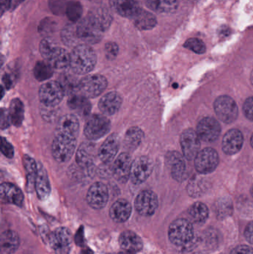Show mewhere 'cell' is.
I'll list each match as a JSON object with an SVG mask.
<instances>
[{"label":"cell","instance_id":"1","mask_svg":"<svg viewBox=\"0 0 253 254\" xmlns=\"http://www.w3.org/2000/svg\"><path fill=\"white\" fill-rule=\"evenodd\" d=\"M70 67L75 74H86L92 71L97 63V55L87 44L76 46L70 54Z\"/></svg>","mask_w":253,"mask_h":254},{"label":"cell","instance_id":"2","mask_svg":"<svg viewBox=\"0 0 253 254\" xmlns=\"http://www.w3.org/2000/svg\"><path fill=\"white\" fill-rule=\"evenodd\" d=\"M105 27L95 13H90L77 25V32L83 44H95L102 38Z\"/></svg>","mask_w":253,"mask_h":254},{"label":"cell","instance_id":"3","mask_svg":"<svg viewBox=\"0 0 253 254\" xmlns=\"http://www.w3.org/2000/svg\"><path fill=\"white\" fill-rule=\"evenodd\" d=\"M77 146L76 137L65 134H56L52 143V155L59 163L68 162Z\"/></svg>","mask_w":253,"mask_h":254},{"label":"cell","instance_id":"4","mask_svg":"<svg viewBox=\"0 0 253 254\" xmlns=\"http://www.w3.org/2000/svg\"><path fill=\"white\" fill-rule=\"evenodd\" d=\"M193 237L194 231L193 225L187 219H177L169 226V239L171 243L175 246H187L191 243Z\"/></svg>","mask_w":253,"mask_h":254},{"label":"cell","instance_id":"5","mask_svg":"<svg viewBox=\"0 0 253 254\" xmlns=\"http://www.w3.org/2000/svg\"><path fill=\"white\" fill-rule=\"evenodd\" d=\"M108 82L101 74H91L79 82V92L87 98H96L106 89Z\"/></svg>","mask_w":253,"mask_h":254},{"label":"cell","instance_id":"6","mask_svg":"<svg viewBox=\"0 0 253 254\" xmlns=\"http://www.w3.org/2000/svg\"><path fill=\"white\" fill-rule=\"evenodd\" d=\"M65 90L59 82L50 81L43 84L39 91V97L43 105L56 107L63 99Z\"/></svg>","mask_w":253,"mask_h":254},{"label":"cell","instance_id":"7","mask_svg":"<svg viewBox=\"0 0 253 254\" xmlns=\"http://www.w3.org/2000/svg\"><path fill=\"white\" fill-rule=\"evenodd\" d=\"M214 109L218 119L225 124L233 123L239 116L237 104L229 96H221L217 98Z\"/></svg>","mask_w":253,"mask_h":254},{"label":"cell","instance_id":"8","mask_svg":"<svg viewBox=\"0 0 253 254\" xmlns=\"http://www.w3.org/2000/svg\"><path fill=\"white\" fill-rule=\"evenodd\" d=\"M111 122L105 116H91L85 125L84 133L89 140H98L109 131Z\"/></svg>","mask_w":253,"mask_h":254},{"label":"cell","instance_id":"9","mask_svg":"<svg viewBox=\"0 0 253 254\" xmlns=\"http://www.w3.org/2000/svg\"><path fill=\"white\" fill-rule=\"evenodd\" d=\"M195 167L201 174H208L216 169L219 163L218 152L212 148L200 151L195 158Z\"/></svg>","mask_w":253,"mask_h":254},{"label":"cell","instance_id":"10","mask_svg":"<svg viewBox=\"0 0 253 254\" xmlns=\"http://www.w3.org/2000/svg\"><path fill=\"white\" fill-rule=\"evenodd\" d=\"M135 207L141 216H152L155 213L158 207L157 195L151 190L142 191L135 199Z\"/></svg>","mask_w":253,"mask_h":254},{"label":"cell","instance_id":"11","mask_svg":"<svg viewBox=\"0 0 253 254\" xmlns=\"http://www.w3.org/2000/svg\"><path fill=\"white\" fill-rule=\"evenodd\" d=\"M152 170V161L149 157H139L132 163L131 180L135 185H141L150 177Z\"/></svg>","mask_w":253,"mask_h":254},{"label":"cell","instance_id":"12","mask_svg":"<svg viewBox=\"0 0 253 254\" xmlns=\"http://www.w3.org/2000/svg\"><path fill=\"white\" fill-rule=\"evenodd\" d=\"M200 140L197 131L192 128L185 130L181 134V145L184 156L187 160L195 159L200 151Z\"/></svg>","mask_w":253,"mask_h":254},{"label":"cell","instance_id":"13","mask_svg":"<svg viewBox=\"0 0 253 254\" xmlns=\"http://www.w3.org/2000/svg\"><path fill=\"white\" fill-rule=\"evenodd\" d=\"M88 204L95 210L104 208L108 201V190L106 185L97 182L92 185L86 196Z\"/></svg>","mask_w":253,"mask_h":254},{"label":"cell","instance_id":"14","mask_svg":"<svg viewBox=\"0 0 253 254\" xmlns=\"http://www.w3.org/2000/svg\"><path fill=\"white\" fill-rule=\"evenodd\" d=\"M220 124L212 118L202 119L197 127V134L201 140L205 142L215 141L221 134Z\"/></svg>","mask_w":253,"mask_h":254},{"label":"cell","instance_id":"15","mask_svg":"<svg viewBox=\"0 0 253 254\" xmlns=\"http://www.w3.org/2000/svg\"><path fill=\"white\" fill-rule=\"evenodd\" d=\"M51 246L56 253H68L72 241L71 232L66 228H58L49 237Z\"/></svg>","mask_w":253,"mask_h":254},{"label":"cell","instance_id":"16","mask_svg":"<svg viewBox=\"0 0 253 254\" xmlns=\"http://www.w3.org/2000/svg\"><path fill=\"white\" fill-rule=\"evenodd\" d=\"M166 164L170 169L171 174L174 179L179 182L187 179V165L184 158L179 152H170L166 155Z\"/></svg>","mask_w":253,"mask_h":254},{"label":"cell","instance_id":"17","mask_svg":"<svg viewBox=\"0 0 253 254\" xmlns=\"http://www.w3.org/2000/svg\"><path fill=\"white\" fill-rule=\"evenodd\" d=\"M132 163V158L126 152H123L116 158L112 166V173L114 177L119 182L126 183L129 180Z\"/></svg>","mask_w":253,"mask_h":254},{"label":"cell","instance_id":"18","mask_svg":"<svg viewBox=\"0 0 253 254\" xmlns=\"http://www.w3.org/2000/svg\"><path fill=\"white\" fill-rule=\"evenodd\" d=\"M120 147V137L116 133L110 134L101 145L98 155L101 161L105 164L111 162L116 155Z\"/></svg>","mask_w":253,"mask_h":254},{"label":"cell","instance_id":"19","mask_svg":"<svg viewBox=\"0 0 253 254\" xmlns=\"http://www.w3.org/2000/svg\"><path fill=\"white\" fill-rule=\"evenodd\" d=\"M244 137L239 129L230 130L226 133L222 141V149L227 155L237 153L243 146Z\"/></svg>","mask_w":253,"mask_h":254},{"label":"cell","instance_id":"20","mask_svg":"<svg viewBox=\"0 0 253 254\" xmlns=\"http://www.w3.org/2000/svg\"><path fill=\"white\" fill-rule=\"evenodd\" d=\"M122 102L123 99L120 94L117 92H110L101 98L98 107L105 116H112L118 111L121 107Z\"/></svg>","mask_w":253,"mask_h":254},{"label":"cell","instance_id":"21","mask_svg":"<svg viewBox=\"0 0 253 254\" xmlns=\"http://www.w3.org/2000/svg\"><path fill=\"white\" fill-rule=\"evenodd\" d=\"M80 130L78 119L74 115H66L59 119L56 126V134H65L77 138Z\"/></svg>","mask_w":253,"mask_h":254},{"label":"cell","instance_id":"22","mask_svg":"<svg viewBox=\"0 0 253 254\" xmlns=\"http://www.w3.org/2000/svg\"><path fill=\"white\" fill-rule=\"evenodd\" d=\"M111 7L121 16L132 18L140 10L139 0H110Z\"/></svg>","mask_w":253,"mask_h":254},{"label":"cell","instance_id":"23","mask_svg":"<svg viewBox=\"0 0 253 254\" xmlns=\"http://www.w3.org/2000/svg\"><path fill=\"white\" fill-rule=\"evenodd\" d=\"M132 205L126 199H119L111 205L109 210L111 219L117 223H123L130 217Z\"/></svg>","mask_w":253,"mask_h":254},{"label":"cell","instance_id":"24","mask_svg":"<svg viewBox=\"0 0 253 254\" xmlns=\"http://www.w3.org/2000/svg\"><path fill=\"white\" fill-rule=\"evenodd\" d=\"M1 198L3 201L16 206H22L23 204L24 195L22 191L17 187L11 183H2L0 188Z\"/></svg>","mask_w":253,"mask_h":254},{"label":"cell","instance_id":"25","mask_svg":"<svg viewBox=\"0 0 253 254\" xmlns=\"http://www.w3.org/2000/svg\"><path fill=\"white\" fill-rule=\"evenodd\" d=\"M95 145L85 142L79 146L76 155L77 164L82 168H89L93 164L95 156Z\"/></svg>","mask_w":253,"mask_h":254},{"label":"cell","instance_id":"26","mask_svg":"<svg viewBox=\"0 0 253 254\" xmlns=\"http://www.w3.org/2000/svg\"><path fill=\"white\" fill-rule=\"evenodd\" d=\"M35 190L40 200H46L51 193V185L47 172L41 164H38V171L35 182Z\"/></svg>","mask_w":253,"mask_h":254},{"label":"cell","instance_id":"27","mask_svg":"<svg viewBox=\"0 0 253 254\" xmlns=\"http://www.w3.org/2000/svg\"><path fill=\"white\" fill-rule=\"evenodd\" d=\"M119 244L123 251L136 254L141 252L143 249V241L141 237L132 232V231H124L119 237Z\"/></svg>","mask_w":253,"mask_h":254},{"label":"cell","instance_id":"28","mask_svg":"<svg viewBox=\"0 0 253 254\" xmlns=\"http://www.w3.org/2000/svg\"><path fill=\"white\" fill-rule=\"evenodd\" d=\"M68 105L72 111L81 117H86L90 113V102L86 97L83 96L80 92L70 95Z\"/></svg>","mask_w":253,"mask_h":254},{"label":"cell","instance_id":"29","mask_svg":"<svg viewBox=\"0 0 253 254\" xmlns=\"http://www.w3.org/2000/svg\"><path fill=\"white\" fill-rule=\"evenodd\" d=\"M19 235L13 231L3 232L0 237V249L1 254H13L19 249Z\"/></svg>","mask_w":253,"mask_h":254},{"label":"cell","instance_id":"30","mask_svg":"<svg viewBox=\"0 0 253 254\" xmlns=\"http://www.w3.org/2000/svg\"><path fill=\"white\" fill-rule=\"evenodd\" d=\"M70 54L65 49L58 47L46 61L55 69L64 70L70 66Z\"/></svg>","mask_w":253,"mask_h":254},{"label":"cell","instance_id":"31","mask_svg":"<svg viewBox=\"0 0 253 254\" xmlns=\"http://www.w3.org/2000/svg\"><path fill=\"white\" fill-rule=\"evenodd\" d=\"M132 19L136 27L141 30L152 29L157 25L155 16L150 12L142 8L132 18Z\"/></svg>","mask_w":253,"mask_h":254},{"label":"cell","instance_id":"32","mask_svg":"<svg viewBox=\"0 0 253 254\" xmlns=\"http://www.w3.org/2000/svg\"><path fill=\"white\" fill-rule=\"evenodd\" d=\"M23 164L26 171L27 189L28 191H32L35 188L38 166L36 161L28 155L23 157Z\"/></svg>","mask_w":253,"mask_h":254},{"label":"cell","instance_id":"33","mask_svg":"<svg viewBox=\"0 0 253 254\" xmlns=\"http://www.w3.org/2000/svg\"><path fill=\"white\" fill-rule=\"evenodd\" d=\"M143 138H144V131L138 127H132L126 131L125 135V146L129 150H135L141 144Z\"/></svg>","mask_w":253,"mask_h":254},{"label":"cell","instance_id":"34","mask_svg":"<svg viewBox=\"0 0 253 254\" xmlns=\"http://www.w3.org/2000/svg\"><path fill=\"white\" fill-rule=\"evenodd\" d=\"M149 7L157 13H171L176 10L178 0H146Z\"/></svg>","mask_w":253,"mask_h":254},{"label":"cell","instance_id":"35","mask_svg":"<svg viewBox=\"0 0 253 254\" xmlns=\"http://www.w3.org/2000/svg\"><path fill=\"white\" fill-rule=\"evenodd\" d=\"M24 114L25 110L22 101L18 98L12 100L9 108V115L11 123L16 127L21 126L24 120Z\"/></svg>","mask_w":253,"mask_h":254},{"label":"cell","instance_id":"36","mask_svg":"<svg viewBox=\"0 0 253 254\" xmlns=\"http://www.w3.org/2000/svg\"><path fill=\"white\" fill-rule=\"evenodd\" d=\"M190 219L196 223H202L207 219L209 210L203 203L196 202L190 207L188 210Z\"/></svg>","mask_w":253,"mask_h":254},{"label":"cell","instance_id":"37","mask_svg":"<svg viewBox=\"0 0 253 254\" xmlns=\"http://www.w3.org/2000/svg\"><path fill=\"white\" fill-rule=\"evenodd\" d=\"M209 188L207 181L201 177L192 179L187 187V192L193 197L202 196Z\"/></svg>","mask_w":253,"mask_h":254},{"label":"cell","instance_id":"38","mask_svg":"<svg viewBox=\"0 0 253 254\" xmlns=\"http://www.w3.org/2000/svg\"><path fill=\"white\" fill-rule=\"evenodd\" d=\"M34 77L39 81H44L51 78L53 74V68L49 63L40 61L37 63L34 67Z\"/></svg>","mask_w":253,"mask_h":254},{"label":"cell","instance_id":"39","mask_svg":"<svg viewBox=\"0 0 253 254\" xmlns=\"http://www.w3.org/2000/svg\"><path fill=\"white\" fill-rule=\"evenodd\" d=\"M62 38L64 43L68 46H79L78 42L80 41L77 32V26L68 25L64 28L62 33Z\"/></svg>","mask_w":253,"mask_h":254},{"label":"cell","instance_id":"40","mask_svg":"<svg viewBox=\"0 0 253 254\" xmlns=\"http://www.w3.org/2000/svg\"><path fill=\"white\" fill-rule=\"evenodd\" d=\"M65 13L71 22H77L83 14V6L77 1H69L67 4Z\"/></svg>","mask_w":253,"mask_h":254},{"label":"cell","instance_id":"41","mask_svg":"<svg viewBox=\"0 0 253 254\" xmlns=\"http://www.w3.org/2000/svg\"><path fill=\"white\" fill-rule=\"evenodd\" d=\"M59 46L56 44V42L53 39L46 37L43 39L40 43V51L42 56L46 61H48L51 55L53 53Z\"/></svg>","mask_w":253,"mask_h":254},{"label":"cell","instance_id":"42","mask_svg":"<svg viewBox=\"0 0 253 254\" xmlns=\"http://www.w3.org/2000/svg\"><path fill=\"white\" fill-rule=\"evenodd\" d=\"M215 213L219 219L228 217L233 211V205L230 200L222 198L215 204Z\"/></svg>","mask_w":253,"mask_h":254},{"label":"cell","instance_id":"43","mask_svg":"<svg viewBox=\"0 0 253 254\" xmlns=\"http://www.w3.org/2000/svg\"><path fill=\"white\" fill-rule=\"evenodd\" d=\"M59 83L62 85L65 92H67L70 95L76 93V91L79 92V83H77L75 81V79L73 78L71 76H63L61 78Z\"/></svg>","mask_w":253,"mask_h":254},{"label":"cell","instance_id":"44","mask_svg":"<svg viewBox=\"0 0 253 254\" xmlns=\"http://www.w3.org/2000/svg\"><path fill=\"white\" fill-rule=\"evenodd\" d=\"M184 47L196 54H203L206 52V46L202 40L198 38H190L184 43Z\"/></svg>","mask_w":253,"mask_h":254},{"label":"cell","instance_id":"45","mask_svg":"<svg viewBox=\"0 0 253 254\" xmlns=\"http://www.w3.org/2000/svg\"><path fill=\"white\" fill-rule=\"evenodd\" d=\"M68 2L66 0H50L49 5L53 13L59 15L65 11Z\"/></svg>","mask_w":253,"mask_h":254},{"label":"cell","instance_id":"46","mask_svg":"<svg viewBox=\"0 0 253 254\" xmlns=\"http://www.w3.org/2000/svg\"><path fill=\"white\" fill-rule=\"evenodd\" d=\"M119 48L114 43H108L105 46V54L108 60H114L118 55Z\"/></svg>","mask_w":253,"mask_h":254},{"label":"cell","instance_id":"47","mask_svg":"<svg viewBox=\"0 0 253 254\" xmlns=\"http://www.w3.org/2000/svg\"><path fill=\"white\" fill-rule=\"evenodd\" d=\"M1 150L4 156L9 158H13L14 154L13 146L4 137H1Z\"/></svg>","mask_w":253,"mask_h":254},{"label":"cell","instance_id":"48","mask_svg":"<svg viewBox=\"0 0 253 254\" xmlns=\"http://www.w3.org/2000/svg\"><path fill=\"white\" fill-rule=\"evenodd\" d=\"M243 111L245 116L253 122V97L248 98L244 104Z\"/></svg>","mask_w":253,"mask_h":254},{"label":"cell","instance_id":"49","mask_svg":"<svg viewBox=\"0 0 253 254\" xmlns=\"http://www.w3.org/2000/svg\"><path fill=\"white\" fill-rule=\"evenodd\" d=\"M10 123H11V121H10L9 111L5 109H1V113H0V127H1V129L7 128Z\"/></svg>","mask_w":253,"mask_h":254},{"label":"cell","instance_id":"50","mask_svg":"<svg viewBox=\"0 0 253 254\" xmlns=\"http://www.w3.org/2000/svg\"><path fill=\"white\" fill-rule=\"evenodd\" d=\"M56 107H48V106L43 105V115L44 119L46 120H51L53 119V116H56V110H55Z\"/></svg>","mask_w":253,"mask_h":254},{"label":"cell","instance_id":"51","mask_svg":"<svg viewBox=\"0 0 253 254\" xmlns=\"http://www.w3.org/2000/svg\"><path fill=\"white\" fill-rule=\"evenodd\" d=\"M230 254H253V249L248 246H239L235 248Z\"/></svg>","mask_w":253,"mask_h":254},{"label":"cell","instance_id":"52","mask_svg":"<svg viewBox=\"0 0 253 254\" xmlns=\"http://www.w3.org/2000/svg\"><path fill=\"white\" fill-rule=\"evenodd\" d=\"M245 235L247 240L253 245V222H251L247 227Z\"/></svg>","mask_w":253,"mask_h":254},{"label":"cell","instance_id":"53","mask_svg":"<svg viewBox=\"0 0 253 254\" xmlns=\"http://www.w3.org/2000/svg\"><path fill=\"white\" fill-rule=\"evenodd\" d=\"M76 244L79 246H83L84 245V233H83V227H80V229L77 231L75 237Z\"/></svg>","mask_w":253,"mask_h":254},{"label":"cell","instance_id":"54","mask_svg":"<svg viewBox=\"0 0 253 254\" xmlns=\"http://www.w3.org/2000/svg\"><path fill=\"white\" fill-rule=\"evenodd\" d=\"M52 23L49 22L48 19H46V22H43V23L40 24V31H41V33H46V34H49L50 31H52Z\"/></svg>","mask_w":253,"mask_h":254},{"label":"cell","instance_id":"55","mask_svg":"<svg viewBox=\"0 0 253 254\" xmlns=\"http://www.w3.org/2000/svg\"><path fill=\"white\" fill-rule=\"evenodd\" d=\"M12 3H13L12 0H1V14H3L4 11H6L10 6H12Z\"/></svg>","mask_w":253,"mask_h":254},{"label":"cell","instance_id":"56","mask_svg":"<svg viewBox=\"0 0 253 254\" xmlns=\"http://www.w3.org/2000/svg\"><path fill=\"white\" fill-rule=\"evenodd\" d=\"M2 81L7 89H9L12 86L11 77L9 74H4L2 77Z\"/></svg>","mask_w":253,"mask_h":254},{"label":"cell","instance_id":"57","mask_svg":"<svg viewBox=\"0 0 253 254\" xmlns=\"http://www.w3.org/2000/svg\"><path fill=\"white\" fill-rule=\"evenodd\" d=\"M79 254H94V252L89 248H84Z\"/></svg>","mask_w":253,"mask_h":254},{"label":"cell","instance_id":"58","mask_svg":"<svg viewBox=\"0 0 253 254\" xmlns=\"http://www.w3.org/2000/svg\"><path fill=\"white\" fill-rule=\"evenodd\" d=\"M24 0H13V2L12 3V5L16 6L17 4H19V3H21Z\"/></svg>","mask_w":253,"mask_h":254},{"label":"cell","instance_id":"59","mask_svg":"<svg viewBox=\"0 0 253 254\" xmlns=\"http://www.w3.org/2000/svg\"><path fill=\"white\" fill-rule=\"evenodd\" d=\"M117 254H135L132 253V252H126V251H123V252H120V253Z\"/></svg>","mask_w":253,"mask_h":254},{"label":"cell","instance_id":"60","mask_svg":"<svg viewBox=\"0 0 253 254\" xmlns=\"http://www.w3.org/2000/svg\"><path fill=\"white\" fill-rule=\"evenodd\" d=\"M251 83H252L253 86V71L252 73H251Z\"/></svg>","mask_w":253,"mask_h":254},{"label":"cell","instance_id":"61","mask_svg":"<svg viewBox=\"0 0 253 254\" xmlns=\"http://www.w3.org/2000/svg\"><path fill=\"white\" fill-rule=\"evenodd\" d=\"M251 145H252V146L253 147V134L252 135V137H251Z\"/></svg>","mask_w":253,"mask_h":254},{"label":"cell","instance_id":"62","mask_svg":"<svg viewBox=\"0 0 253 254\" xmlns=\"http://www.w3.org/2000/svg\"><path fill=\"white\" fill-rule=\"evenodd\" d=\"M251 195H252L253 198V186L252 187V188H251Z\"/></svg>","mask_w":253,"mask_h":254},{"label":"cell","instance_id":"63","mask_svg":"<svg viewBox=\"0 0 253 254\" xmlns=\"http://www.w3.org/2000/svg\"><path fill=\"white\" fill-rule=\"evenodd\" d=\"M186 1H196V0H186Z\"/></svg>","mask_w":253,"mask_h":254}]
</instances>
